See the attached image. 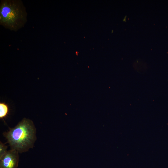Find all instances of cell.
<instances>
[{
  "instance_id": "5",
  "label": "cell",
  "mask_w": 168,
  "mask_h": 168,
  "mask_svg": "<svg viewBox=\"0 0 168 168\" xmlns=\"http://www.w3.org/2000/svg\"><path fill=\"white\" fill-rule=\"evenodd\" d=\"M7 146L5 144L0 142V159L7 152Z\"/></svg>"
},
{
  "instance_id": "4",
  "label": "cell",
  "mask_w": 168,
  "mask_h": 168,
  "mask_svg": "<svg viewBox=\"0 0 168 168\" xmlns=\"http://www.w3.org/2000/svg\"><path fill=\"white\" fill-rule=\"evenodd\" d=\"M9 112L8 105L4 102L0 103V118L4 120L8 115Z\"/></svg>"
},
{
  "instance_id": "3",
  "label": "cell",
  "mask_w": 168,
  "mask_h": 168,
  "mask_svg": "<svg viewBox=\"0 0 168 168\" xmlns=\"http://www.w3.org/2000/svg\"><path fill=\"white\" fill-rule=\"evenodd\" d=\"M19 152L11 149L0 159V168H17L19 161Z\"/></svg>"
},
{
  "instance_id": "2",
  "label": "cell",
  "mask_w": 168,
  "mask_h": 168,
  "mask_svg": "<svg viewBox=\"0 0 168 168\" xmlns=\"http://www.w3.org/2000/svg\"><path fill=\"white\" fill-rule=\"evenodd\" d=\"M26 8L21 0H2L0 4V24L16 31L27 21Z\"/></svg>"
},
{
  "instance_id": "1",
  "label": "cell",
  "mask_w": 168,
  "mask_h": 168,
  "mask_svg": "<svg viewBox=\"0 0 168 168\" xmlns=\"http://www.w3.org/2000/svg\"><path fill=\"white\" fill-rule=\"evenodd\" d=\"M3 134L11 149L20 153L32 148L36 139V129L33 122L26 118L22 119L16 126L10 128Z\"/></svg>"
}]
</instances>
